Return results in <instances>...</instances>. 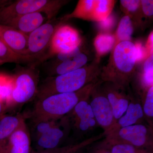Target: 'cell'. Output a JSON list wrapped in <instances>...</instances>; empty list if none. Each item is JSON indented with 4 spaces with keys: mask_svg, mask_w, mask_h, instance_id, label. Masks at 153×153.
<instances>
[{
    "mask_svg": "<svg viewBox=\"0 0 153 153\" xmlns=\"http://www.w3.org/2000/svg\"><path fill=\"white\" fill-rule=\"evenodd\" d=\"M121 6L125 12L126 16L134 18L138 13L140 12L141 1L139 0H121L120 1Z\"/></svg>",
    "mask_w": 153,
    "mask_h": 153,
    "instance_id": "obj_28",
    "label": "cell"
},
{
    "mask_svg": "<svg viewBox=\"0 0 153 153\" xmlns=\"http://www.w3.org/2000/svg\"><path fill=\"white\" fill-rule=\"evenodd\" d=\"M81 42L82 39L77 30L70 25H60L52 37L47 60L58 53L80 47Z\"/></svg>",
    "mask_w": 153,
    "mask_h": 153,
    "instance_id": "obj_11",
    "label": "cell"
},
{
    "mask_svg": "<svg viewBox=\"0 0 153 153\" xmlns=\"http://www.w3.org/2000/svg\"><path fill=\"white\" fill-rule=\"evenodd\" d=\"M136 49L137 60L138 63L146 59L149 55L147 51L145 46H143L142 44L140 42H137L134 44Z\"/></svg>",
    "mask_w": 153,
    "mask_h": 153,
    "instance_id": "obj_30",
    "label": "cell"
},
{
    "mask_svg": "<svg viewBox=\"0 0 153 153\" xmlns=\"http://www.w3.org/2000/svg\"><path fill=\"white\" fill-rule=\"evenodd\" d=\"M95 0L79 1L74 10L62 17L60 20L65 22L69 19L76 18L94 21V13Z\"/></svg>",
    "mask_w": 153,
    "mask_h": 153,
    "instance_id": "obj_19",
    "label": "cell"
},
{
    "mask_svg": "<svg viewBox=\"0 0 153 153\" xmlns=\"http://www.w3.org/2000/svg\"><path fill=\"white\" fill-rule=\"evenodd\" d=\"M142 106L144 114L150 126L153 128V86L149 88L141 96Z\"/></svg>",
    "mask_w": 153,
    "mask_h": 153,
    "instance_id": "obj_26",
    "label": "cell"
},
{
    "mask_svg": "<svg viewBox=\"0 0 153 153\" xmlns=\"http://www.w3.org/2000/svg\"><path fill=\"white\" fill-rule=\"evenodd\" d=\"M3 64H4V63H3L2 62H1V61H0V66H1V65H2Z\"/></svg>",
    "mask_w": 153,
    "mask_h": 153,
    "instance_id": "obj_36",
    "label": "cell"
},
{
    "mask_svg": "<svg viewBox=\"0 0 153 153\" xmlns=\"http://www.w3.org/2000/svg\"><path fill=\"white\" fill-rule=\"evenodd\" d=\"M102 67L99 60L65 74L47 76L39 84L36 100L57 94L76 92L100 79Z\"/></svg>",
    "mask_w": 153,
    "mask_h": 153,
    "instance_id": "obj_1",
    "label": "cell"
},
{
    "mask_svg": "<svg viewBox=\"0 0 153 153\" xmlns=\"http://www.w3.org/2000/svg\"><path fill=\"white\" fill-rule=\"evenodd\" d=\"M100 85L111 105L116 122L126 112L131 94L128 92V88L118 86L112 82L100 81Z\"/></svg>",
    "mask_w": 153,
    "mask_h": 153,
    "instance_id": "obj_13",
    "label": "cell"
},
{
    "mask_svg": "<svg viewBox=\"0 0 153 153\" xmlns=\"http://www.w3.org/2000/svg\"><path fill=\"white\" fill-rule=\"evenodd\" d=\"M48 20V17L45 14L38 12L16 17L4 26L14 28L28 36Z\"/></svg>",
    "mask_w": 153,
    "mask_h": 153,
    "instance_id": "obj_17",
    "label": "cell"
},
{
    "mask_svg": "<svg viewBox=\"0 0 153 153\" xmlns=\"http://www.w3.org/2000/svg\"><path fill=\"white\" fill-rule=\"evenodd\" d=\"M36 66L19 67L13 75V86L8 109L15 108L36 98L39 85V71Z\"/></svg>",
    "mask_w": 153,
    "mask_h": 153,
    "instance_id": "obj_5",
    "label": "cell"
},
{
    "mask_svg": "<svg viewBox=\"0 0 153 153\" xmlns=\"http://www.w3.org/2000/svg\"><path fill=\"white\" fill-rule=\"evenodd\" d=\"M143 73L141 75L142 84L145 89L153 86V60L149 57L145 61L143 68Z\"/></svg>",
    "mask_w": 153,
    "mask_h": 153,
    "instance_id": "obj_27",
    "label": "cell"
},
{
    "mask_svg": "<svg viewBox=\"0 0 153 153\" xmlns=\"http://www.w3.org/2000/svg\"><path fill=\"white\" fill-rule=\"evenodd\" d=\"M6 111L7 110H6L5 107L0 101V117L3 115L5 114Z\"/></svg>",
    "mask_w": 153,
    "mask_h": 153,
    "instance_id": "obj_35",
    "label": "cell"
},
{
    "mask_svg": "<svg viewBox=\"0 0 153 153\" xmlns=\"http://www.w3.org/2000/svg\"><path fill=\"white\" fill-rule=\"evenodd\" d=\"M32 139L26 122L11 135L0 153H33Z\"/></svg>",
    "mask_w": 153,
    "mask_h": 153,
    "instance_id": "obj_14",
    "label": "cell"
},
{
    "mask_svg": "<svg viewBox=\"0 0 153 153\" xmlns=\"http://www.w3.org/2000/svg\"><path fill=\"white\" fill-rule=\"evenodd\" d=\"M89 153H111V146L102 141Z\"/></svg>",
    "mask_w": 153,
    "mask_h": 153,
    "instance_id": "obj_33",
    "label": "cell"
},
{
    "mask_svg": "<svg viewBox=\"0 0 153 153\" xmlns=\"http://www.w3.org/2000/svg\"><path fill=\"white\" fill-rule=\"evenodd\" d=\"M47 60L46 71L48 76L65 74L85 66L88 61L87 55L81 51L80 47L71 51L58 53Z\"/></svg>",
    "mask_w": 153,
    "mask_h": 153,
    "instance_id": "obj_8",
    "label": "cell"
},
{
    "mask_svg": "<svg viewBox=\"0 0 153 153\" xmlns=\"http://www.w3.org/2000/svg\"><path fill=\"white\" fill-rule=\"evenodd\" d=\"M0 40L15 53L29 56L27 35L11 27L0 25Z\"/></svg>",
    "mask_w": 153,
    "mask_h": 153,
    "instance_id": "obj_15",
    "label": "cell"
},
{
    "mask_svg": "<svg viewBox=\"0 0 153 153\" xmlns=\"http://www.w3.org/2000/svg\"><path fill=\"white\" fill-rule=\"evenodd\" d=\"M71 128L68 116L58 120L54 125L33 139L37 151L60 147L59 146L68 135Z\"/></svg>",
    "mask_w": 153,
    "mask_h": 153,
    "instance_id": "obj_10",
    "label": "cell"
},
{
    "mask_svg": "<svg viewBox=\"0 0 153 153\" xmlns=\"http://www.w3.org/2000/svg\"><path fill=\"white\" fill-rule=\"evenodd\" d=\"M111 153H153L150 150L140 149L128 144H117L111 146Z\"/></svg>",
    "mask_w": 153,
    "mask_h": 153,
    "instance_id": "obj_29",
    "label": "cell"
},
{
    "mask_svg": "<svg viewBox=\"0 0 153 153\" xmlns=\"http://www.w3.org/2000/svg\"><path fill=\"white\" fill-rule=\"evenodd\" d=\"M144 117L141 102L131 95L126 112L116 121L105 135L123 128L140 124Z\"/></svg>",
    "mask_w": 153,
    "mask_h": 153,
    "instance_id": "obj_16",
    "label": "cell"
},
{
    "mask_svg": "<svg viewBox=\"0 0 153 153\" xmlns=\"http://www.w3.org/2000/svg\"><path fill=\"white\" fill-rule=\"evenodd\" d=\"M27 114H4L0 117V151L14 132L26 122Z\"/></svg>",
    "mask_w": 153,
    "mask_h": 153,
    "instance_id": "obj_18",
    "label": "cell"
},
{
    "mask_svg": "<svg viewBox=\"0 0 153 153\" xmlns=\"http://www.w3.org/2000/svg\"><path fill=\"white\" fill-rule=\"evenodd\" d=\"M147 51L149 56L153 55V32L150 33L149 37L147 41L146 45V47Z\"/></svg>",
    "mask_w": 153,
    "mask_h": 153,
    "instance_id": "obj_34",
    "label": "cell"
},
{
    "mask_svg": "<svg viewBox=\"0 0 153 153\" xmlns=\"http://www.w3.org/2000/svg\"><path fill=\"white\" fill-rule=\"evenodd\" d=\"M115 19L114 16L111 14L109 16L100 22H98V27L102 31H109L111 30L115 24Z\"/></svg>",
    "mask_w": 153,
    "mask_h": 153,
    "instance_id": "obj_31",
    "label": "cell"
},
{
    "mask_svg": "<svg viewBox=\"0 0 153 153\" xmlns=\"http://www.w3.org/2000/svg\"><path fill=\"white\" fill-rule=\"evenodd\" d=\"M116 44L114 35L108 33H100L94 39V45L98 57L110 52Z\"/></svg>",
    "mask_w": 153,
    "mask_h": 153,
    "instance_id": "obj_21",
    "label": "cell"
},
{
    "mask_svg": "<svg viewBox=\"0 0 153 153\" xmlns=\"http://www.w3.org/2000/svg\"><path fill=\"white\" fill-rule=\"evenodd\" d=\"M137 64L134 44L131 41L120 42L112 50L106 66L102 67L100 79L128 88L134 76Z\"/></svg>",
    "mask_w": 153,
    "mask_h": 153,
    "instance_id": "obj_2",
    "label": "cell"
},
{
    "mask_svg": "<svg viewBox=\"0 0 153 153\" xmlns=\"http://www.w3.org/2000/svg\"><path fill=\"white\" fill-rule=\"evenodd\" d=\"M152 129L142 124L128 126L106 135L102 142L110 146L123 144L150 150L153 147Z\"/></svg>",
    "mask_w": 153,
    "mask_h": 153,
    "instance_id": "obj_6",
    "label": "cell"
},
{
    "mask_svg": "<svg viewBox=\"0 0 153 153\" xmlns=\"http://www.w3.org/2000/svg\"><path fill=\"white\" fill-rule=\"evenodd\" d=\"M89 95L80 100L67 115L71 128L78 133H86L98 126L89 103Z\"/></svg>",
    "mask_w": 153,
    "mask_h": 153,
    "instance_id": "obj_12",
    "label": "cell"
},
{
    "mask_svg": "<svg viewBox=\"0 0 153 153\" xmlns=\"http://www.w3.org/2000/svg\"><path fill=\"white\" fill-rule=\"evenodd\" d=\"M89 103L98 126L104 130V136L116 122L112 107L99 80L94 85L89 95Z\"/></svg>",
    "mask_w": 153,
    "mask_h": 153,
    "instance_id": "obj_9",
    "label": "cell"
},
{
    "mask_svg": "<svg viewBox=\"0 0 153 153\" xmlns=\"http://www.w3.org/2000/svg\"><path fill=\"white\" fill-rule=\"evenodd\" d=\"M62 0H19L0 7V25L16 17L34 13L45 14L49 20L55 19L59 10L68 2Z\"/></svg>",
    "mask_w": 153,
    "mask_h": 153,
    "instance_id": "obj_4",
    "label": "cell"
},
{
    "mask_svg": "<svg viewBox=\"0 0 153 153\" xmlns=\"http://www.w3.org/2000/svg\"><path fill=\"white\" fill-rule=\"evenodd\" d=\"M54 19L48 20L28 36L27 55L35 58L38 64L47 60L52 37L60 25Z\"/></svg>",
    "mask_w": 153,
    "mask_h": 153,
    "instance_id": "obj_7",
    "label": "cell"
},
{
    "mask_svg": "<svg viewBox=\"0 0 153 153\" xmlns=\"http://www.w3.org/2000/svg\"><path fill=\"white\" fill-rule=\"evenodd\" d=\"M96 136L91 137L76 144L69 145L65 146L60 147L52 149L40 151H33V153H73L81 150L88 145L97 141Z\"/></svg>",
    "mask_w": 153,
    "mask_h": 153,
    "instance_id": "obj_25",
    "label": "cell"
},
{
    "mask_svg": "<svg viewBox=\"0 0 153 153\" xmlns=\"http://www.w3.org/2000/svg\"><path fill=\"white\" fill-rule=\"evenodd\" d=\"M141 8L145 16L152 17L153 15V1L149 0L141 1Z\"/></svg>",
    "mask_w": 153,
    "mask_h": 153,
    "instance_id": "obj_32",
    "label": "cell"
},
{
    "mask_svg": "<svg viewBox=\"0 0 153 153\" xmlns=\"http://www.w3.org/2000/svg\"><path fill=\"white\" fill-rule=\"evenodd\" d=\"M73 153H80V150L79 151H77V152H75Z\"/></svg>",
    "mask_w": 153,
    "mask_h": 153,
    "instance_id": "obj_37",
    "label": "cell"
},
{
    "mask_svg": "<svg viewBox=\"0 0 153 153\" xmlns=\"http://www.w3.org/2000/svg\"><path fill=\"white\" fill-rule=\"evenodd\" d=\"M116 2L111 0H95L94 21L100 22L109 16Z\"/></svg>",
    "mask_w": 153,
    "mask_h": 153,
    "instance_id": "obj_24",
    "label": "cell"
},
{
    "mask_svg": "<svg viewBox=\"0 0 153 153\" xmlns=\"http://www.w3.org/2000/svg\"><path fill=\"white\" fill-rule=\"evenodd\" d=\"M0 61L4 63H31V65H35L38 64L37 60L33 57L20 55L15 53L1 40Z\"/></svg>",
    "mask_w": 153,
    "mask_h": 153,
    "instance_id": "obj_20",
    "label": "cell"
},
{
    "mask_svg": "<svg viewBox=\"0 0 153 153\" xmlns=\"http://www.w3.org/2000/svg\"><path fill=\"white\" fill-rule=\"evenodd\" d=\"M97 82L89 84L76 92L57 94L36 100L33 109L28 115L29 117L33 123H36L57 120L66 116L80 100L90 95Z\"/></svg>",
    "mask_w": 153,
    "mask_h": 153,
    "instance_id": "obj_3",
    "label": "cell"
},
{
    "mask_svg": "<svg viewBox=\"0 0 153 153\" xmlns=\"http://www.w3.org/2000/svg\"><path fill=\"white\" fill-rule=\"evenodd\" d=\"M134 28L132 21L128 16H124L119 23L115 35V45L123 41H131Z\"/></svg>",
    "mask_w": 153,
    "mask_h": 153,
    "instance_id": "obj_22",
    "label": "cell"
},
{
    "mask_svg": "<svg viewBox=\"0 0 153 153\" xmlns=\"http://www.w3.org/2000/svg\"><path fill=\"white\" fill-rule=\"evenodd\" d=\"M13 86V76L0 74V101L5 107L6 110L10 105Z\"/></svg>",
    "mask_w": 153,
    "mask_h": 153,
    "instance_id": "obj_23",
    "label": "cell"
}]
</instances>
